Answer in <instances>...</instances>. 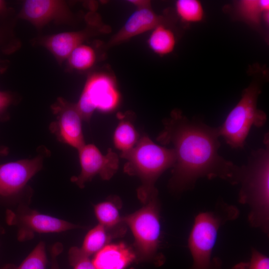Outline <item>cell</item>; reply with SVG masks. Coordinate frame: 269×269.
<instances>
[{
  "label": "cell",
  "instance_id": "obj_13",
  "mask_svg": "<svg viewBox=\"0 0 269 269\" xmlns=\"http://www.w3.org/2000/svg\"><path fill=\"white\" fill-rule=\"evenodd\" d=\"M92 27L79 31L58 33L41 37L35 42L47 49L57 62L62 64L72 52L95 34Z\"/></svg>",
  "mask_w": 269,
  "mask_h": 269
},
{
  "label": "cell",
  "instance_id": "obj_21",
  "mask_svg": "<svg viewBox=\"0 0 269 269\" xmlns=\"http://www.w3.org/2000/svg\"><path fill=\"white\" fill-rule=\"evenodd\" d=\"M175 9L181 20L188 23L200 22L205 16L203 6L198 0H178Z\"/></svg>",
  "mask_w": 269,
  "mask_h": 269
},
{
  "label": "cell",
  "instance_id": "obj_10",
  "mask_svg": "<svg viewBox=\"0 0 269 269\" xmlns=\"http://www.w3.org/2000/svg\"><path fill=\"white\" fill-rule=\"evenodd\" d=\"M51 109L56 120L50 125V131L60 141L78 150L85 143L82 131L83 119L76 104L59 97Z\"/></svg>",
  "mask_w": 269,
  "mask_h": 269
},
{
  "label": "cell",
  "instance_id": "obj_27",
  "mask_svg": "<svg viewBox=\"0 0 269 269\" xmlns=\"http://www.w3.org/2000/svg\"><path fill=\"white\" fill-rule=\"evenodd\" d=\"M63 247L61 243L57 242L54 244L51 247L50 251L51 255V269H60L57 257L63 251Z\"/></svg>",
  "mask_w": 269,
  "mask_h": 269
},
{
  "label": "cell",
  "instance_id": "obj_15",
  "mask_svg": "<svg viewBox=\"0 0 269 269\" xmlns=\"http://www.w3.org/2000/svg\"><path fill=\"white\" fill-rule=\"evenodd\" d=\"M136 259L132 248L124 243L109 244L94 255L95 269H126Z\"/></svg>",
  "mask_w": 269,
  "mask_h": 269
},
{
  "label": "cell",
  "instance_id": "obj_6",
  "mask_svg": "<svg viewBox=\"0 0 269 269\" xmlns=\"http://www.w3.org/2000/svg\"><path fill=\"white\" fill-rule=\"evenodd\" d=\"M143 204L139 210L123 217V219L133 233V250L136 259L160 263L163 258L159 251L161 226L158 193L152 195Z\"/></svg>",
  "mask_w": 269,
  "mask_h": 269
},
{
  "label": "cell",
  "instance_id": "obj_3",
  "mask_svg": "<svg viewBox=\"0 0 269 269\" xmlns=\"http://www.w3.org/2000/svg\"><path fill=\"white\" fill-rule=\"evenodd\" d=\"M120 156L126 160L124 172L138 177L141 181L137 195L143 204L158 193L155 187L156 180L166 170L172 168L175 161L172 148L160 146L147 135L140 138L132 150Z\"/></svg>",
  "mask_w": 269,
  "mask_h": 269
},
{
  "label": "cell",
  "instance_id": "obj_7",
  "mask_svg": "<svg viewBox=\"0 0 269 269\" xmlns=\"http://www.w3.org/2000/svg\"><path fill=\"white\" fill-rule=\"evenodd\" d=\"M121 101L116 83L110 76L95 73L87 80L76 104L83 120L89 121L96 110L109 113L116 110Z\"/></svg>",
  "mask_w": 269,
  "mask_h": 269
},
{
  "label": "cell",
  "instance_id": "obj_31",
  "mask_svg": "<svg viewBox=\"0 0 269 269\" xmlns=\"http://www.w3.org/2000/svg\"><path fill=\"white\" fill-rule=\"evenodd\" d=\"M232 269H248V262H241L234 266Z\"/></svg>",
  "mask_w": 269,
  "mask_h": 269
},
{
  "label": "cell",
  "instance_id": "obj_25",
  "mask_svg": "<svg viewBox=\"0 0 269 269\" xmlns=\"http://www.w3.org/2000/svg\"><path fill=\"white\" fill-rule=\"evenodd\" d=\"M68 259L73 269H95L90 256L84 253L80 248L71 247L68 252Z\"/></svg>",
  "mask_w": 269,
  "mask_h": 269
},
{
  "label": "cell",
  "instance_id": "obj_1",
  "mask_svg": "<svg viewBox=\"0 0 269 269\" xmlns=\"http://www.w3.org/2000/svg\"><path fill=\"white\" fill-rule=\"evenodd\" d=\"M163 124L156 140L163 145L171 144L175 154L168 183L171 191L180 194L191 190L202 178H218L237 184L240 166L218 153V127L198 119H189L178 110L172 111Z\"/></svg>",
  "mask_w": 269,
  "mask_h": 269
},
{
  "label": "cell",
  "instance_id": "obj_20",
  "mask_svg": "<svg viewBox=\"0 0 269 269\" xmlns=\"http://www.w3.org/2000/svg\"><path fill=\"white\" fill-rule=\"evenodd\" d=\"M47 264L45 245L41 241L19 265L7 264L0 269H47Z\"/></svg>",
  "mask_w": 269,
  "mask_h": 269
},
{
  "label": "cell",
  "instance_id": "obj_33",
  "mask_svg": "<svg viewBox=\"0 0 269 269\" xmlns=\"http://www.w3.org/2000/svg\"><path fill=\"white\" fill-rule=\"evenodd\" d=\"M6 152H7V149L6 148L0 149V155L6 154Z\"/></svg>",
  "mask_w": 269,
  "mask_h": 269
},
{
  "label": "cell",
  "instance_id": "obj_28",
  "mask_svg": "<svg viewBox=\"0 0 269 269\" xmlns=\"http://www.w3.org/2000/svg\"><path fill=\"white\" fill-rule=\"evenodd\" d=\"M12 101L13 97L10 93L0 91V115L6 111Z\"/></svg>",
  "mask_w": 269,
  "mask_h": 269
},
{
  "label": "cell",
  "instance_id": "obj_18",
  "mask_svg": "<svg viewBox=\"0 0 269 269\" xmlns=\"http://www.w3.org/2000/svg\"><path fill=\"white\" fill-rule=\"evenodd\" d=\"M119 122L113 134L115 146L121 151V154L132 150L137 142L138 134L129 115H118Z\"/></svg>",
  "mask_w": 269,
  "mask_h": 269
},
{
  "label": "cell",
  "instance_id": "obj_4",
  "mask_svg": "<svg viewBox=\"0 0 269 269\" xmlns=\"http://www.w3.org/2000/svg\"><path fill=\"white\" fill-rule=\"evenodd\" d=\"M239 214L236 206L220 201L213 210L196 216L188 240L192 258L190 269H219V264L212 257L219 229Z\"/></svg>",
  "mask_w": 269,
  "mask_h": 269
},
{
  "label": "cell",
  "instance_id": "obj_8",
  "mask_svg": "<svg viewBox=\"0 0 269 269\" xmlns=\"http://www.w3.org/2000/svg\"><path fill=\"white\" fill-rule=\"evenodd\" d=\"M6 220L17 228V240L23 242L33 239L35 233H61L83 227L20 206L15 211L7 212Z\"/></svg>",
  "mask_w": 269,
  "mask_h": 269
},
{
  "label": "cell",
  "instance_id": "obj_26",
  "mask_svg": "<svg viewBox=\"0 0 269 269\" xmlns=\"http://www.w3.org/2000/svg\"><path fill=\"white\" fill-rule=\"evenodd\" d=\"M248 269H269V259L256 249L251 250L250 260L248 262Z\"/></svg>",
  "mask_w": 269,
  "mask_h": 269
},
{
  "label": "cell",
  "instance_id": "obj_29",
  "mask_svg": "<svg viewBox=\"0 0 269 269\" xmlns=\"http://www.w3.org/2000/svg\"><path fill=\"white\" fill-rule=\"evenodd\" d=\"M10 12V9L7 6L6 2L3 0H0V16H5L8 14Z\"/></svg>",
  "mask_w": 269,
  "mask_h": 269
},
{
  "label": "cell",
  "instance_id": "obj_22",
  "mask_svg": "<svg viewBox=\"0 0 269 269\" xmlns=\"http://www.w3.org/2000/svg\"><path fill=\"white\" fill-rule=\"evenodd\" d=\"M67 60L71 68L78 70H85L94 64L96 54L91 46L82 44L72 52Z\"/></svg>",
  "mask_w": 269,
  "mask_h": 269
},
{
  "label": "cell",
  "instance_id": "obj_32",
  "mask_svg": "<svg viewBox=\"0 0 269 269\" xmlns=\"http://www.w3.org/2000/svg\"><path fill=\"white\" fill-rule=\"evenodd\" d=\"M3 66L5 65H3L2 61L0 60V72H2L3 71L5 70V67Z\"/></svg>",
  "mask_w": 269,
  "mask_h": 269
},
{
  "label": "cell",
  "instance_id": "obj_5",
  "mask_svg": "<svg viewBox=\"0 0 269 269\" xmlns=\"http://www.w3.org/2000/svg\"><path fill=\"white\" fill-rule=\"evenodd\" d=\"M261 90L259 82H252L243 90L240 99L224 123L218 127L220 137L232 148H243L251 128H261L266 124L267 115L257 106Z\"/></svg>",
  "mask_w": 269,
  "mask_h": 269
},
{
  "label": "cell",
  "instance_id": "obj_14",
  "mask_svg": "<svg viewBox=\"0 0 269 269\" xmlns=\"http://www.w3.org/2000/svg\"><path fill=\"white\" fill-rule=\"evenodd\" d=\"M163 18L150 7L137 8L128 19L124 26L111 39L109 46L122 43L130 38L150 30L162 24Z\"/></svg>",
  "mask_w": 269,
  "mask_h": 269
},
{
  "label": "cell",
  "instance_id": "obj_12",
  "mask_svg": "<svg viewBox=\"0 0 269 269\" xmlns=\"http://www.w3.org/2000/svg\"><path fill=\"white\" fill-rule=\"evenodd\" d=\"M42 165V157L21 159L0 165V196L18 193Z\"/></svg>",
  "mask_w": 269,
  "mask_h": 269
},
{
  "label": "cell",
  "instance_id": "obj_9",
  "mask_svg": "<svg viewBox=\"0 0 269 269\" xmlns=\"http://www.w3.org/2000/svg\"><path fill=\"white\" fill-rule=\"evenodd\" d=\"M78 151L81 172L78 176L72 177L71 181L80 188L98 175L104 180H109L118 169L119 156L111 148L103 154L94 144H85Z\"/></svg>",
  "mask_w": 269,
  "mask_h": 269
},
{
  "label": "cell",
  "instance_id": "obj_24",
  "mask_svg": "<svg viewBox=\"0 0 269 269\" xmlns=\"http://www.w3.org/2000/svg\"><path fill=\"white\" fill-rule=\"evenodd\" d=\"M21 46L11 29L0 26V51L9 54L17 50Z\"/></svg>",
  "mask_w": 269,
  "mask_h": 269
},
{
  "label": "cell",
  "instance_id": "obj_11",
  "mask_svg": "<svg viewBox=\"0 0 269 269\" xmlns=\"http://www.w3.org/2000/svg\"><path fill=\"white\" fill-rule=\"evenodd\" d=\"M17 18L29 22L37 29L53 22L69 24L74 15L67 2L61 0H26L22 5Z\"/></svg>",
  "mask_w": 269,
  "mask_h": 269
},
{
  "label": "cell",
  "instance_id": "obj_2",
  "mask_svg": "<svg viewBox=\"0 0 269 269\" xmlns=\"http://www.w3.org/2000/svg\"><path fill=\"white\" fill-rule=\"evenodd\" d=\"M269 137L264 136V147L254 150L246 164L240 166L237 185L239 202L249 209L250 226L268 235L269 232Z\"/></svg>",
  "mask_w": 269,
  "mask_h": 269
},
{
  "label": "cell",
  "instance_id": "obj_17",
  "mask_svg": "<svg viewBox=\"0 0 269 269\" xmlns=\"http://www.w3.org/2000/svg\"><path fill=\"white\" fill-rule=\"evenodd\" d=\"M121 206V201L117 196L94 205V213L99 224L109 229L128 227L120 215Z\"/></svg>",
  "mask_w": 269,
  "mask_h": 269
},
{
  "label": "cell",
  "instance_id": "obj_30",
  "mask_svg": "<svg viewBox=\"0 0 269 269\" xmlns=\"http://www.w3.org/2000/svg\"><path fill=\"white\" fill-rule=\"evenodd\" d=\"M129 1L134 5L136 6L137 8L150 7V2L149 1L135 0H130Z\"/></svg>",
  "mask_w": 269,
  "mask_h": 269
},
{
  "label": "cell",
  "instance_id": "obj_23",
  "mask_svg": "<svg viewBox=\"0 0 269 269\" xmlns=\"http://www.w3.org/2000/svg\"><path fill=\"white\" fill-rule=\"evenodd\" d=\"M238 6L242 17L254 24H259L262 19L263 13L267 12L264 11L260 0H242L239 2Z\"/></svg>",
  "mask_w": 269,
  "mask_h": 269
},
{
  "label": "cell",
  "instance_id": "obj_19",
  "mask_svg": "<svg viewBox=\"0 0 269 269\" xmlns=\"http://www.w3.org/2000/svg\"><path fill=\"white\" fill-rule=\"evenodd\" d=\"M174 32L162 24L154 28L148 39L149 47L155 53L164 56L171 53L176 45Z\"/></svg>",
  "mask_w": 269,
  "mask_h": 269
},
{
  "label": "cell",
  "instance_id": "obj_16",
  "mask_svg": "<svg viewBox=\"0 0 269 269\" xmlns=\"http://www.w3.org/2000/svg\"><path fill=\"white\" fill-rule=\"evenodd\" d=\"M127 228L109 229L98 224L88 232L80 248L89 256L95 255L113 239L123 236Z\"/></svg>",
  "mask_w": 269,
  "mask_h": 269
}]
</instances>
